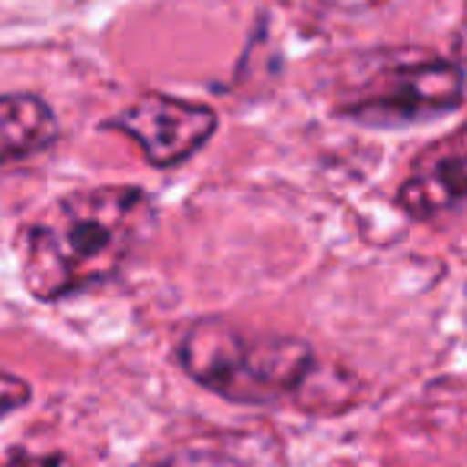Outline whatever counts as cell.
<instances>
[{"label":"cell","instance_id":"6","mask_svg":"<svg viewBox=\"0 0 467 467\" xmlns=\"http://www.w3.org/2000/svg\"><path fill=\"white\" fill-rule=\"evenodd\" d=\"M138 467H285L273 432H214L173 445Z\"/></svg>","mask_w":467,"mask_h":467},{"label":"cell","instance_id":"7","mask_svg":"<svg viewBox=\"0 0 467 467\" xmlns=\"http://www.w3.org/2000/svg\"><path fill=\"white\" fill-rule=\"evenodd\" d=\"M58 138V119L46 99L33 93L0 97V170L33 161Z\"/></svg>","mask_w":467,"mask_h":467},{"label":"cell","instance_id":"9","mask_svg":"<svg viewBox=\"0 0 467 467\" xmlns=\"http://www.w3.org/2000/svg\"><path fill=\"white\" fill-rule=\"evenodd\" d=\"M301 7L327 10V14H365V10L378 7L384 0H295Z\"/></svg>","mask_w":467,"mask_h":467},{"label":"cell","instance_id":"3","mask_svg":"<svg viewBox=\"0 0 467 467\" xmlns=\"http://www.w3.org/2000/svg\"><path fill=\"white\" fill-rule=\"evenodd\" d=\"M464 99V71L432 52H375L339 80L337 112L375 129L439 119Z\"/></svg>","mask_w":467,"mask_h":467},{"label":"cell","instance_id":"8","mask_svg":"<svg viewBox=\"0 0 467 467\" xmlns=\"http://www.w3.org/2000/svg\"><path fill=\"white\" fill-rule=\"evenodd\" d=\"M29 384L23 378H14L10 371H0V416H7L10 410L23 407L29 400Z\"/></svg>","mask_w":467,"mask_h":467},{"label":"cell","instance_id":"11","mask_svg":"<svg viewBox=\"0 0 467 467\" xmlns=\"http://www.w3.org/2000/svg\"><path fill=\"white\" fill-rule=\"evenodd\" d=\"M458 52L467 58V4H464V20H461V33H458Z\"/></svg>","mask_w":467,"mask_h":467},{"label":"cell","instance_id":"10","mask_svg":"<svg viewBox=\"0 0 467 467\" xmlns=\"http://www.w3.org/2000/svg\"><path fill=\"white\" fill-rule=\"evenodd\" d=\"M7 467H78L71 458L65 454H26V458L10 461Z\"/></svg>","mask_w":467,"mask_h":467},{"label":"cell","instance_id":"5","mask_svg":"<svg viewBox=\"0 0 467 467\" xmlns=\"http://www.w3.org/2000/svg\"><path fill=\"white\" fill-rule=\"evenodd\" d=\"M400 208L416 221H432L467 202V122L416 154L400 192Z\"/></svg>","mask_w":467,"mask_h":467},{"label":"cell","instance_id":"2","mask_svg":"<svg viewBox=\"0 0 467 467\" xmlns=\"http://www.w3.org/2000/svg\"><path fill=\"white\" fill-rule=\"evenodd\" d=\"M182 371L231 403H275L292 397L314 375V352L305 339L250 333L221 317H202L176 343Z\"/></svg>","mask_w":467,"mask_h":467},{"label":"cell","instance_id":"1","mask_svg":"<svg viewBox=\"0 0 467 467\" xmlns=\"http://www.w3.org/2000/svg\"><path fill=\"white\" fill-rule=\"evenodd\" d=\"M154 224V205L135 186H93L61 195L23 227V282L42 301L103 285L122 273Z\"/></svg>","mask_w":467,"mask_h":467},{"label":"cell","instance_id":"4","mask_svg":"<svg viewBox=\"0 0 467 467\" xmlns=\"http://www.w3.org/2000/svg\"><path fill=\"white\" fill-rule=\"evenodd\" d=\"M106 129H116L138 141V148L154 167H176L189 161L199 148H205L218 129V116L202 103L144 93L122 112H116L106 122Z\"/></svg>","mask_w":467,"mask_h":467}]
</instances>
